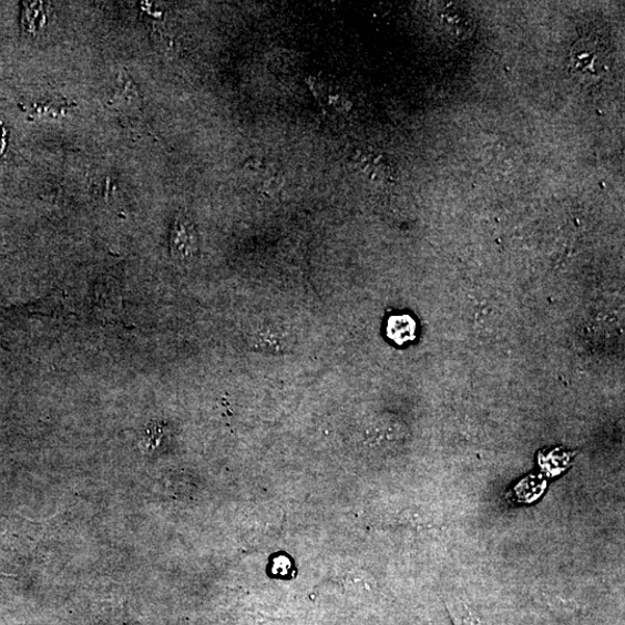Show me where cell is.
I'll return each instance as SVG.
<instances>
[{"label":"cell","mask_w":625,"mask_h":625,"mask_svg":"<svg viewBox=\"0 0 625 625\" xmlns=\"http://www.w3.org/2000/svg\"><path fill=\"white\" fill-rule=\"evenodd\" d=\"M612 47L602 38L583 37L571 48L568 72L584 86L603 82L612 68Z\"/></svg>","instance_id":"cell-1"},{"label":"cell","mask_w":625,"mask_h":625,"mask_svg":"<svg viewBox=\"0 0 625 625\" xmlns=\"http://www.w3.org/2000/svg\"><path fill=\"white\" fill-rule=\"evenodd\" d=\"M197 249L198 239L194 224L185 216L177 217L171 238L173 256L181 263H187L195 257Z\"/></svg>","instance_id":"cell-2"},{"label":"cell","mask_w":625,"mask_h":625,"mask_svg":"<svg viewBox=\"0 0 625 625\" xmlns=\"http://www.w3.org/2000/svg\"><path fill=\"white\" fill-rule=\"evenodd\" d=\"M357 170L372 181H387L392 178L393 168L382 154L371 151H359L352 160Z\"/></svg>","instance_id":"cell-3"},{"label":"cell","mask_w":625,"mask_h":625,"mask_svg":"<svg viewBox=\"0 0 625 625\" xmlns=\"http://www.w3.org/2000/svg\"><path fill=\"white\" fill-rule=\"evenodd\" d=\"M115 106L125 113H136L140 109L141 99L132 78L126 74L119 76V90L115 92Z\"/></svg>","instance_id":"cell-4"},{"label":"cell","mask_w":625,"mask_h":625,"mask_svg":"<svg viewBox=\"0 0 625 625\" xmlns=\"http://www.w3.org/2000/svg\"><path fill=\"white\" fill-rule=\"evenodd\" d=\"M417 325L407 315L390 317L387 324V335L390 340L402 346L416 338Z\"/></svg>","instance_id":"cell-5"},{"label":"cell","mask_w":625,"mask_h":625,"mask_svg":"<svg viewBox=\"0 0 625 625\" xmlns=\"http://www.w3.org/2000/svg\"><path fill=\"white\" fill-rule=\"evenodd\" d=\"M441 17L442 20L447 22L448 29L452 35L459 39H468L474 34V20L461 10L452 8Z\"/></svg>","instance_id":"cell-6"},{"label":"cell","mask_w":625,"mask_h":625,"mask_svg":"<svg viewBox=\"0 0 625 625\" xmlns=\"http://www.w3.org/2000/svg\"><path fill=\"white\" fill-rule=\"evenodd\" d=\"M44 11L41 3L24 4L22 22L24 29L30 32H38L44 25Z\"/></svg>","instance_id":"cell-7"},{"label":"cell","mask_w":625,"mask_h":625,"mask_svg":"<svg viewBox=\"0 0 625 625\" xmlns=\"http://www.w3.org/2000/svg\"><path fill=\"white\" fill-rule=\"evenodd\" d=\"M71 104L61 99H50V101H42L34 104L31 111L38 114L48 115L50 117H60L68 114Z\"/></svg>","instance_id":"cell-8"}]
</instances>
